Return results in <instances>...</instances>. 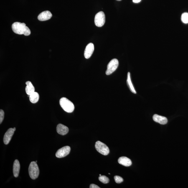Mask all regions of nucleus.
<instances>
[{
  "mask_svg": "<svg viewBox=\"0 0 188 188\" xmlns=\"http://www.w3.org/2000/svg\"><path fill=\"white\" fill-rule=\"evenodd\" d=\"M11 27L15 33L24 34L26 36H29L31 34L30 30L24 23L14 22L12 24Z\"/></svg>",
  "mask_w": 188,
  "mask_h": 188,
  "instance_id": "obj_1",
  "label": "nucleus"
},
{
  "mask_svg": "<svg viewBox=\"0 0 188 188\" xmlns=\"http://www.w3.org/2000/svg\"><path fill=\"white\" fill-rule=\"evenodd\" d=\"M59 103L63 109L67 113H71L75 109V106L74 104L68 99L65 97L61 98Z\"/></svg>",
  "mask_w": 188,
  "mask_h": 188,
  "instance_id": "obj_2",
  "label": "nucleus"
},
{
  "mask_svg": "<svg viewBox=\"0 0 188 188\" xmlns=\"http://www.w3.org/2000/svg\"><path fill=\"white\" fill-rule=\"evenodd\" d=\"M29 174L32 179H35L38 177L39 170L38 166L36 162H31L29 167Z\"/></svg>",
  "mask_w": 188,
  "mask_h": 188,
  "instance_id": "obj_3",
  "label": "nucleus"
},
{
  "mask_svg": "<svg viewBox=\"0 0 188 188\" xmlns=\"http://www.w3.org/2000/svg\"><path fill=\"white\" fill-rule=\"evenodd\" d=\"M95 148L98 152L104 156H107L110 153V149L108 146L101 141L96 142L95 144Z\"/></svg>",
  "mask_w": 188,
  "mask_h": 188,
  "instance_id": "obj_4",
  "label": "nucleus"
},
{
  "mask_svg": "<svg viewBox=\"0 0 188 188\" xmlns=\"http://www.w3.org/2000/svg\"><path fill=\"white\" fill-rule=\"evenodd\" d=\"M119 65L118 59H114L110 61L107 66V70L105 74L107 75H110L114 72L118 68Z\"/></svg>",
  "mask_w": 188,
  "mask_h": 188,
  "instance_id": "obj_5",
  "label": "nucleus"
},
{
  "mask_svg": "<svg viewBox=\"0 0 188 188\" xmlns=\"http://www.w3.org/2000/svg\"><path fill=\"white\" fill-rule=\"evenodd\" d=\"M105 22V16L103 11H100L97 13L95 16V23L98 27H101Z\"/></svg>",
  "mask_w": 188,
  "mask_h": 188,
  "instance_id": "obj_6",
  "label": "nucleus"
},
{
  "mask_svg": "<svg viewBox=\"0 0 188 188\" xmlns=\"http://www.w3.org/2000/svg\"><path fill=\"white\" fill-rule=\"evenodd\" d=\"M70 146L64 147L57 150L55 156L57 158H64L70 154Z\"/></svg>",
  "mask_w": 188,
  "mask_h": 188,
  "instance_id": "obj_7",
  "label": "nucleus"
},
{
  "mask_svg": "<svg viewBox=\"0 0 188 188\" xmlns=\"http://www.w3.org/2000/svg\"><path fill=\"white\" fill-rule=\"evenodd\" d=\"M14 128H9L5 133L4 137V143L5 144L8 145L12 138L13 135H14Z\"/></svg>",
  "mask_w": 188,
  "mask_h": 188,
  "instance_id": "obj_8",
  "label": "nucleus"
},
{
  "mask_svg": "<svg viewBox=\"0 0 188 188\" xmlns=\"http://www.w3.org/2000/svg\"><path fill=\"white\" fill-rule=\"evenodd\" d=\"M94 48V44L92 43H90L87 46L84 52V56L86 59L90 58L93 53Z\"/></svg>",
  "mask_w": 188,
  "mask_h": 188,
  "instance_id": "obj_9",
  "label": "nucleus"
},
{
  "mask_svg": "<svg viewBox=\"0 0 188 188\" xmlns=\"http://www.w3.org/2000/svg\"><path fill=\"white\" fill-rule=\"evenodd\" d=\"M52 16V14L50 11H45L39 15L38 16V19L40 21H45L50 19Z\"/></svg>",
  "mask_w": 188,
  "mask_h": 188,
  "instance_id": "obj_10",
  "label": "nucleus"
},
{
  "mask_svg": "<svg viewBox=\"0 0 188 188\" xmlns=\"http://www.w3.org/2000/svg\"><path fill=\"white\" fill-rule=\"evenodd\" d=\"M153 118L155 122L160 124H166L168 122L167 119L166 117L160 116L157 114H155L153 115Z\"/></svg>",
  "mask_w": 188,
  "mask_h": 188,
  "instance_id": "obj_11",
  "label": "nucleus"
},
{
  "mask_svg": "<svg viewBox=\"0 0 188 188\" xmlns=\"http://www.w3.org/2000/svg\"><path fill=\"white\" fill-rule=\"evenodd\" d=\"M57 130L59 134L65 135L68 133L69 128L65 125L62 124H59L57 126Z\"/></svg>",
  "mask_w": 188,
  "mask_h": 188,
  "instance_id": "obj_12",
  "label": "nucleus"
},
{
  "mask_svg": "<svg viewBox=\"0 0 188 188\" xmlns=\"http://www.w3.org/2000/svg\"><path fill=\"white\" fill-rule=\"evenodd\" d=\"M118 161L119 164L125 166H129L132 164L131 160L126 157L123 156L120 158Z\"/></svg>",
  "mask_w": 188,
  "mask_h": 188,
  "instance_id": "obj_13",
  "label": "nucleus"
},
{
  "mask_svg": "<svg viewBox=\"0 0 188 188\" xmlns=\"http://www.w3.org/2000/svg\"><path fill=\"white\" fill-rule=\"evenodd\" d=\"M20 166L19 162L18 160H15L13 166V172L15 177L16 178L19 176Z\"/></svg>",
  "mask_w": 188,
  "mask_h": 188,
  "instance_id": "obj_14",
  "label": "nucleus"
},
{
  "mask_svg": "<svg viewBox=\"0 0 188 188\" xmlns=\"http://www.w3.org/2000/svg\"><path fill=\"white\" fill-rule=\"evenodd\" d=\"M26 92L28 95H30L31 94L35 92V88L31 82L28 81L26 82Z\"/></svg>",
  "mask_w": 188,
  "mask_h": 188,
  "instance_id": "obj_15",
  "label": "nucleus"
},
{
  "mask_svg": "<svg viewBox=\"0 0 188 188\" xmlns=\"http://www.w3.org/2000/svg\"><path fill=\"white\" fill-rule=\"evenodd\" d=\"M30 101L32 103H35L39 101V94L37 92H34L29 95Z\"/></svg>",
  "mask_w": 188,
  "mask_h": 188,
  "instance_id": "obj_16",
  "label": "nucleus"
},
{
  "mask_svg": "<svg viewBox=\"0 0 188 188\" xmlns=\"http://www.w3.org/2000/svg\"><path fill=\"white\" fill-rule=\"evenodd\" d=\"M127 83L130 90L134 94L136 93V90H135L134 87L132 83L131 77H130V72H128V73L127 79Z\"/></svg>",
  "mask_w": 188,
  "mask_h": 188,
  "instance_id": "obj_17",
  "label": "nucleus"
},
{
  "mask_svg": "<svg viewBox=\"0 0 188 188\" xmlns=\"http://www.w3.org/2000/svg\"><path fill=\"white\" fill-rule=\"evenodd\" d=\"M99 179L101 182L103 184H108L110 180L108 178L105 176H101L99 177Z\"/></svg>",
  "mask_w": 188,
  "mask_h": 188,
  "instance_id": "obj_18",
  "label": "nucleus"
},
{
  "mask_svg": "<svg viewBox=\"0 0 188 188\" xmlns=\"http://www.w3.org/2000/svg\"><path fill=\"white\" fill-rule=\"evenodd\" d=\"M181 20L183 23L187 24L188 23V13H184L181 16Z\"/></svg>",
  "mask_w": 188,
  "mask_h": 188,
  "instance_id": "obj_19",
  "label": "nucleus"
},
{
  "mask_svg": "<svg viewBox=\"0 0 188 188\" xmlns=\"http://www.w3.org/2000/svg\"><path fill=\"white\" fill-rule=\"evenodd\" d=\"M115 182L118 184L121 183L123 182V179L122 178L118 176H115L114 177Z\"/></svg>",
  "mask_w": 188,
  "mask_h": 188,
  "instance_id": "obj_20",
  "label": "nucleus"
},
{
  "mask_svg": "<svg viewBox=\"0 0 188 188\" xmlns=\"http://www.w3.org/2000/svg\"><path fill=\"white\" fill-rule=\"evenodd\" d=\"M4 118V112L2 110H0V124L2 123Z\"/></svg>",
  "mask_w": 188,
  "mask_h": 188,
  "instance_id": "obj_21",
  "label": "nucleus"
},
{
  "mask_svg": "<svg viewBox=\"0 0 188 188\" xmlns=\"http://www.w3.org/2000/svg\"><path fill=\"white\" fill-rule=\"evenodd\" d=\"M90 188H100L98 186L96 185L95 184H91L90 185Z\"/></svg>",
  "mask_w": 188,
  "mask_h": 188,
  "instance_id": "obj_22",
  "label": "nucleus"
},
{
  "mask_svg": "<svg viewBox=\"0 0 188 188\" xmlns=\"http://www.w3.org/2000/svg\"><path fill=\"white\" fill-rule=\"evenodd\" d=\"M141 0H133V2L135 3H138L141 2Z\"/></svg>",
  "mask_w": 188,
  "mask_h": 188,
  "instance_id": "obj_23",
  "label": "nucleus"
},
{
  "mask_svg": "<svg viewBox=\"0 0 188 188\" xmlns=\"http://www.w3.org/2000/svg\"><path fill=\"white\" fill-rule=\"evenodd\" d=\"M14 131H16V128H14Z\"/></svg>",
  "mask_w": 188,
  "mask_h": 188,
  "instance_id": "obj_24",
  "label": "nucleus"
},
{
  "mask_svg": "<svg viewBox=\"0 0 188 188\" xmlns=\"http://www.w3.org/2000/svg\"><path fill=\"white\" fill-rule=\"evenodd\" d=\"M117 1H121V0H117Z\"/></svg>",
  "mask_w": 188,
  "mask_h": 188,
  "instance_id": "obj_25",
  "label": "nucleus"
},
{
  "mask_svg": "<svg viewBox=\"0 0 188 188\" xmlns=\"http://www.w3.org/2000/svg\"><path fill=\"white\" fill-rule=\"evenodd\" d=\"M99 176H101V174H100Z\"/></svg>",
  "mask_w": 188,
  "mask_h": 188,
  "instance_id": "obj_26",
  "label": "nucleus"
},
{
  "mask_svg": "<svg viewBox=\"0 0 188 188\" xmlns=\"http://www.w3.org/2000/svg\"><path fill=\"white\" fill-rule=\"evenodd\" d=\"M36 162H37V161H36Z\"/></svg>",
  "mask_w": 188,
  "mask_h": 188,
  "instance_id": "obj_27",
  "label": "nucleus"
},
{
  "mask_svg": "<svg viewBox=\"0 0 188 188\" xmlns=\"http://www.w3.org/2000/svg\"><path fill=\"white\" fill-rule=\"evenodd\" d=\"M108 174H110V173H109Z\"/></svg>",
  "mask_w": 188,
  "mask_h": 188,
  "instance_id": "obj_28",
  "label": "nucleus"
}]
</instances>
